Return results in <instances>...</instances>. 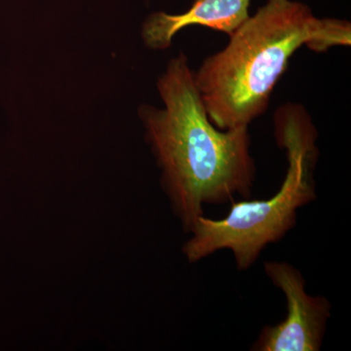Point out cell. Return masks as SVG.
Masks as SVG:
<instances>
[{
	"instance_id": "5",
	"label": "cell",
	"mask_w": 351,
	"mask_h": 351,
	"mask_svg": "<svg viewBox=\"0 0 351 351\" xmlns=\"http://www.w3.org/2000/svg\"><path fill=\"white\" fill-rule=\"evenodd\" d=\"M249 6L250 0H195L186 12L179 15L154 13L143 25V40L152 50L167 49L176 34L189 25L230 36L250 17Z\"/></svg>"
},
{
	"instance_id": "4",
	"label": "cell",
	"mask_w": 351,
	"mask_h": 351,
	"mask_svg": "<svg viewBox=\"0 0 351 351\" xmlns=\"http://www.w3.org/2000/svg\"><path fill=\"white\" fill-rule=\"evenodd\" d=\"M265 274L286 299L287 314L282 322L265 326L251 350L254 351H319L331 317V302L306 292V280L294 265L267 261Z\"/></svg>"
},
{
	"instance_id": "3",
	"label": "cell",
	"mask_w": 351,
	"mask_h": 351,
	"mask_svg": "<svg viewBox=\"0 0 351 351\" xmlns=\"http://www.w3.org/2000/svg\"><path fill=\"white\" fill-rule=\"evenodd\" d=\"M274 134L288 160L280 189L267 199L233 201L221 219L204 215L197 218L182 248L189 263L226 249L232 252L237 269H250L267 245L280 241L295 228L299 209L317 198L314 171L318 135L308 112L297 104L279 108L274 115Z\"/></svg>"
},
{
	"instance_id": "2",
	"label": "cell",
	"mask_w": 351,
	"mask_h": 351,
	"mask_svg": "<svg viewBox=\"0 0 351 351\" xmlns=\"http://www.w3.org/2000/svg\"><path fill=\"white\" fill-rule=\"evenodd\" d=\"M350 44L348 21L316 17L294 0H267L195 71L208 117L219 130L248 127L269 108L295 51L306 46L322 53Z\"/></svg>"
},
{
	"instance_id": "1",
	"label": "cell",
	"mask_w": 351,
	"mask_h": 351,
	"mask_svg": "<svg viewBox=\"0 0 351 351\" xmlns=\"http://www.w3.org/2000/svg\"><path fill=\"white\" fill-rule=\"evenodd\" d=\"M164 107L141 106V119L162 171L176 214L189 232L204 205L249 199L256 178L248 127L219 130L206 108L184 53L157 82Z\"/></svg>"
}]
</instances>
